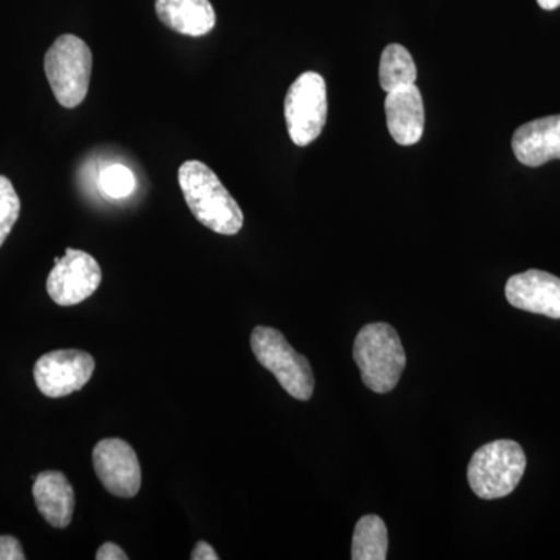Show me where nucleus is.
<instances>
[{"instance_id":"f257e3e1","label":"nucleus","mask_w":560,"mask_h":560,"mask_svg":"<svg viewBox=\"0 0 560 560\" xmlns=\"http://www.w3.org/2000/svg\"><path fill=\"white\" fill-rule=\"evenodd\" d=\"M178 180L184 200L202 226L221 235L242 231L245 217L241 206L208 165L200 161L184 162Z\"/></svg>"},{"instance_id":"f03ea898","label":"nucleus","mask_w":560,"mask_h":560,"mask_svg":"<svg viewBox=\"0 0 560 560\" xmlns=\"http://www.w3.org/2000/svg\"><path fill=\"white\" fill-rule=\"evenodd\" d=\"M353 360L361 381L377 394L396 388L407 366L399 334L386 323L368 324L359 331L353 342Z\"/></svg>"},{"instance_id":"7ed1b4c3","label":"nucleus","mask_w":560,"mask_h":560,"mask_svg":"<svg viewBox=\"0 0 560 560\" xmlns=\"http://www.w3.org/2000/svg\"><path fill=\"white\" fill-rule=\"evenodd\" d=\"M526 470V455L518 442L499 440L482 445L471 456L467 480L475 495L497 500L517 488Z\"/></svg>"},{"instance_id":"20e7f679","label":"nucleus","mask_w":560,"mask_h":560,"mask_svg":"<svg viewBox=\"0 0 560 560\" xmlns=\"http://www.w3.org/2000/svg\"><path fill=\"white\" fill-rule=\"evenodd\" d=\"M44 70L55 98L65 108H77L86 98L92 73L90 46L75 35H62L44 58Z\"/></svg>"},{"instance_id":"39448f33","label":"nucleus","mask_w":560,"mask_h":560,"mask_svg":"<svg viewBox=\"0 0 560 560\" xmlns=\"http://www.w3.org/2000/svg\"><path fill=\"white\" fill-rule=\"evenodd\" d=\"M250 349L261 366L275 374L285 393L301 401L312 399L315 375L311 363L291 348L278 329L256 327L250 334Z\"/></svg>"},{"instance_id":"423d86ee","label":"nucleus","mask_w":560,"mask_h":560,"mask_svg":"<svg viewBox=\"0 0 560 560\" xmlns=\"http://www.w3.org/2000/svg\"><path fill=\"white\" fill-rule=\"evenodd\" d=\"M287 128L294 145L307 147L315 142L326 127V81L316 72H304L291 84L285 103Z\"/></svg>"},{"instance_id":"0eeeda50","label":"nucleus","mask_w":560,"mask_h":560,"mask_svg":"<svg viewBox=\"0 0 560 560\" xmlns=\"http://www.w3.org/2000/svg\"><path fill=\"white\" fill-rule=\"evenodd\" d=\"M101 283L98 261L84 250L68 248L47 278V293L61 307H70L91 298Z\"/></svg>"},{"instance_id":"6e6552de","label":"nucleus","mask_w":560,"mask_h":560,"mask_svg":"<svg viewBox=\"0 0 560 560\" xmlns=\"http://www.w3.org/2000/svg\"><path fill=\"white\" fill-rule=\"evenodd\" d=\"M95 370V360L83 350H55L36 361V386L44 396L58 399L77 393L91 381Z\"/></svg>"},{"instance_id":"1a4fd4ad","label":"nucleus","mask_w":560,"mask_h":560,"mask_svg":"<svg viewBox=\"0 0 560 560\" xmlns=\"http://www.w3.org/2000/svg\"><path fill=\"white\" fill-rule=\"evenodd\" d=\"M95 474L113 495L131 499L142 485V470L135 448L124 440H102L92 452Z\"/></svg>"},{"instance_id":"9d476101","label":"nucleus","mask_w":560,"mask_h":560,"mask_svg":"<svg viewBox=\"0 0 560 560\" xmlns=\"http://www.w3.org/2000/svg\"><path fill=\"white\" fill-rule=\"evenodd\" d=\"M504 293L512 307L560 319V279L550 272L529 270L512 276Z\"/></svg>"},{"instance_id":"9b49d317","label":"nucleus","mask_w":560,"mask_h":560,"mask_svg":"<svg viewBox=\"0 0 560 560\" xmlns=\"http://www.w3.org/2000/svg\"><path fill=\"white\" fill-rule=\"evenodd\" d=\"M512 150L526 167L560 160V114L522 125L512 136Z\"/></svg>"},{"instance_id":"f8f14e48","label":"nucleus","mask_w":560,"mask_h":560,"mask_svg":"<svg viewBox=\"0 0 560 560\" xmlns=\"http://www.w3.org/2000/svg\"><path fill=\"white\" fill-rule=\"evenodd\" d=\"M385 110L389 135L399 145H415L422 139L425 108L422 94L416 84L388 92Z\"/></svg>"},{"instance_id":"ddd939ff","label":"nucleus","mask_w":560,"mask_h":560,"mask_svg":"<svg viewBox=\"0 0 560 560\" xmlns=\"http://www.w3.org/2000/svg\"><path fill=\"white\" fill-rule=\"evenodd\" d=\"M33 497L44 521L54 528H68L75 508V493L65 474L57 470L39 474L33 485Z\"/></svg>"},{"instance_id":"4468645a","label":"nucleus","mask_w":560,"mask_h":560,"mask_svg":"<svg viewBox=\"0 0 560 560\" xmlns=\"http://www.w3.org/2000/svg\"><path fill=\"white\" fill-rule=\"evenodd\" d=\"M162 24L180 35L200 38L213 31L217 16L210 0H156Z\"/></svg>"},{"instance_id":"2eb2a0df","label":"nucleus","mask_w":560,"mask_h":560,"mask_svg":"<svg viewBox=\"0 0 560 560\" xmlns=\"http://www.w3.org/2000/svg\"><path fill=\"white\" fill-rule=\"evenodd\" d=\"M350 558L353 560H385L388 558V529L378 515H364L357 522Z\"/></svg>"},{"instance_id":"dca6fc26","label":"nucleus","mask_w":560,"mask_h":560,"mask_svg":"<svg viewBox=\"0 0 560 560\" xmlns=\"http://www.w3.org/2000/svg\"><path fill=\"white\" fill-rule=\"evenodd\" d=\"M416 79H418V69L410 51L400 44H389L383 50L381 69H378L382 90L388 94L390 91L416 84Z\"/></svg>"},{"instance_id":"f3484780","label":"nucleus","mask_w":560,"mask_h":560,"mask_svg":"<svg viewBox=\"0 0 560 560\" xmlns=\"http://www.w3.org/2000/svg\"><path fill=\"white\" fill-rule=\"evenodd\" d=\"M101 189L113 200L127 198L136 189V176L130 168L121 164L108 165L101 173Z\"/></svg>"},{"instance_id":"a211bd4d","label":"nucleus","mask_w":560,"mask_h":560,"mask_svg":"<svg viewBox=\"0 0 560 560\" xmlns=\"http://www.w3.org/2000/svg\"><path fill=\"white\" fill-rule=\"evenodd\" d=\"M20 213L21 200L13 184L9 178L0 175V246L9 237L11 230L20 219Z\"/></svg>"},{"instance_id":"6ab92c4d","label":"nucleus","mask_w":560,"mask_h":560,"mask_svg":"<svg viewBox=\"0 0 560 560\" xmlns=\"http://www.w3.org/2000/svg\"><path fill=\"white\" fill-rule=\"evenodd\" d=\"M0 560H25L20 540L13 536H0Z\"/></svg>"},{"instance_id":"aec40b11","label":"nucleus","mask_w":560,"mask_h":560,"mask_svg":"<svg viewBox=\"0 0 560 560\" xmlns=\"http://www.w3.org/2000/svg\"><path fill=\"white\" fill-rule=\"evenodd\" d=\"M95 559L97 560H127V552L121 550L119 545L113 544V541H106L103 544L101 548H98L97 555H95Z\"/></svg>"},{"instance_id":"412c9836","label":"nucleus","mask_w":560,"mask_h":560,"mask_svg":"<svg viewBox=\"0 0 560 560\" xmlns=\"http://www.w3.org/2000/svg\"><path fill=\"white\" fill-rule=\"evenodd\" d=\"M191 560H217L219 559V555L213 550L212 547L208 544V541L201 540L195 545L194 551L190 555Z\"/></svg>"},{"instance_id":"4be33fe9","label":"nucleus","mask_w":560,"mask_h":560,"mask_svg":"<svg viewBox=\"0 0 560 560\" xmlns=\"http://www.w3.org/2000/svg\"><path fill=\"white\" fill-rule=\"evenodd\" d=\"M537 3L544 10H556L560 7V0H537Z\"/></svg>"}]
</instances>
